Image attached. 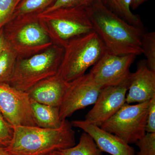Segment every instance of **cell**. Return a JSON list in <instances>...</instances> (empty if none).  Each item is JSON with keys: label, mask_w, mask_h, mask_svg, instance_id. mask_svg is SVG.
<instances>
[{"label": "cell", "mask_w": 155, "mask_h": 155, "mask_svg": "<svg viewBox=\"0 0 155 155\" xmlns=\"http://www.w3.org/2000/svg\"><path fill=\"white\" fill-rule=\"evenodd\" d=\"M85 10L94 31L99 36L108 52L117 55L143 54L141 38L144 28L129 24L96 0Z\"/></svg>", "instance_id": "cell-1"}, {"label": "cell", "mask_w": 155, "mask_h": 155, "mask_svg": "<svg viewBox=\"0 0 155 155\" xmlns=\"http://www.w3.org/2000/svg\"><path fill=\"white\" fill-rule=\"evenodd\" d=\"M71 122L63 120L55 129L38 126L14 127L13 138L6 150L11 155H48L75 145Z\"/></svg>", "instance_id": "cell-2"}, {"label": "cell", "mask_w": 155, "mask_h": 155, "mask_svg": "<svg viewBox=\"0 0 155 155\" xmlns=\"http://www.w3.org/2000/svg\"><path fill=\"white\" fill-rule=\"evenodd\" d=\"M3 28L7 43L18 59L42 52L53 45L41 25L38 14L13 17Z\"/></svg>", "instance_id": "cell-3"}, {"label": "cell", "mask_w": 155, "mask_h": 155, "mask_svg": "<svg viewBox=\"0 0 155 155\" xmlns=\"http://www.w3.org/2000/svg\"><path fill=\"white\" fill-rule=\"evenodd\" d=\"M107 51L105 46L94 31L69 41L57 74L69 82L85 74Z\"/></svg>", "instance_id": "cell-4"}, {"label": "cell", "mask_w": 155, "mask_h": 155, "mask_svg": "<svg viewBox=\"0 0 155 155\" xmlns=\"http://www.w3.org/2000/svg\"><path fill=\"white\" fill-rule=\"evenodd\" d=\"M38 16L53 45L61 47L72 39L94 31L85 8H61Z\"/></svg>", "instance_id": "cell-5"}, {"label": "cell", "mask_w": 155, "mask_h": 155, "mask_svg": "<svg viewBox=\"0 0 155 155\" xmlns=\"http://www.w3.org/2000/svg\"><path fill=\"white\" fill-rule=\"evenodd\" d=\"M64 53V48L53 45L29 58L17 59L10 84L26 92L37 84L57 74Z\"/></svg>", "instance_id": "cell-6"}, {"label": "cell", "mask_w": 155, "mask_h": 155, "mask_svg": "<svg viewBox=\"0 0 155 155\" xmlns=\"http://www.w3.org/2000/svg\"><path fill=\"white\" fill-rule=\"evenodd\" d=\"M150 101L135 105L125 103L100 127L119 137L128 144L135 143L146 134Z\"/></svg>", "instance_id": "cell-7"}, {"label": "cell", "mask_w": 155, "mask_h": 155, "mask_svg": "<svg viewBox=\"0 0 155 155\" xmlns=\"http://www.w3.org/2000/svg\"><path fill=\"white\" fill-rule=\"evenodd\" d=\"M0 111L13 127H38L32 113L29 95L9 84L0 83Z\"/></svg>", "instance_id": "cell-8"}, {"label": "cell", "mask_w": 155, "mask_h": 155, "mask_svg": "<svg viewBox=\"0 0 155 155\" xmlns=\"http://www.w3.org/2000/svg\"><path fill=\"white\" fill-rule=\"evenodd\" d=\"M137 56L117 55L106 51L88 73L94 83L102 87L118 85L130 78V68Z\"/></svg>", "instance_id": "cell-9"}, {"label": "cell", "mask_w": 155, "mask_h": 155, "mask_svg": "<svg viewBox=\"0 0 155 155\" xmlns=\"http://www.w3.org/2000/svg\"><path fill=\"white\" fill-rule=\"evenodd\" d=\"M103 88L91 79L88 73L69 82L59 107L61 121L78 110L94 104Z\"/></svg>", "instance_id": "cell-10"}, {"label": "cell", "mask_w": 155, "mask_h": 155, "mask_svg": "<svg viewBox=\"0 0 155 155\" xmlns=\"http://www.w3.org/2000/svg\"><path fill=\"white\" fill-rule=\"evenodd\" d=\"M129 82L130 78L118 85L103 88L84 120L100 127L111 118L125 104Z\"/></svg>", "instance_id": "cell-11"}, {"label": "cell", "mask_w": 155, "mask_h": 155, "mask_svg": "<svg viewBox=\"0 0 155 155\" xmlns=\"http://www.w3.org/2000/svg\"><path fill=\"white\" fill-rule=\"evenodd\" d=\"M73 127H78L88 134L102 152L111 155H135L133 147L115 134L103 130L99 126L85 120H73Z\"/></svg>", "instance_id": "cell-12"}, {"label": "cell", "mask_w": 155, "mask_h": 155, "mask_svg": "<svg viewBox=\"0 0 155 155\" xmlns=\"http://www.w3.org/2000/svg\"><path fill=\"white\" fill-rule=\"evenodd\" d=\"M127 91L125 103L128 104L144 102L155 96V72L149 69L146 60L139 61L136 71L131 73Z\"/></svg>", "instance_id": "cell-13"}, {"label": "cell", "mask_w": 155, "mask_h": 155, "mask_svg": "<svg viewBox=\"0 0 155 155\" xmlns=\"http://www.w3.org/2000/svg\"><path fill=\"white\" fill-rule=\"evenodd\" d=\"M68 84L56 74L37 84L26 92L31 99L37 102L60 107Z\"/></svg>", "instance_id": "cell-14"}, {"label": "cell", "mask_w": 155, "mask_h": 155, "mask_svg": "<svg viewBox=\"0 0 155 155\" xmlns=\"http://www.w3.org/2000/svg\"><path fill=\"white\" fill-rule=\"evenodd\" d=\"M34 117L38 126L43 128L55 129L60 127L62 122L59 115V107H52L31 99Z\"/></svg>", "instance_id": "cell-15"}, {"label": "cell", "mask_w": 155, "mask_h": 155, "mask_svg": "<svg viewBox=\"0 0 155 155\" xmlns=\"http://www.w3.org/2000/svg\"><path fill=\"white\" fill-rule=\"evenodd\" d=\"M107 8L129 24L144 28L138 14H134L130 10L132 0H101Z\"/></svg>", "instance_id": "cell-16"}, {"label": "cell", "mask_w": 155, "mask_h": 155, "mask_svg": "<svg viewBox=\"0 0 155 155\" xmlns=\"http://www.w3.org/2000/svg\"><path fill=\"white\" fill-rule=\"evenodd\" d=\"M59 151L61 155H102L103 153L91 136L85 132L81 134L76 145Z\"/></svg>", "instance_id": "cell-17"}, {"label": "cell", "mask_w": 155, "mask_h": 155, "mask_svg": "<svg viewBox=\"0 0 155 155\" xmlns=\"http://www.w3.org/2000/svg\"><path fill=\"white\" fill-rule=\"evenodd\" d=\"M17 59V54L8 45L0 55V83L10 84Z\"/></svg>", "instance_id": "cell-18"}, {"label": "cell", "mask_w": 155, "mask_h": 155, "mask_svg": "<svg viewBox=\"0 0 155 155\" xmlns=\"http://www.w3.org/2000/svg\"><path fill=\"white\" fill-rule=\"evenodd\" d=\"M55 1L21 0L15 9L13 17L25 14H41L51 5Z\"/></svg>", "instance_id": "cell-19"}, {"label": "cell", "mask_w": 155, "mask_h": 155, "mask_svg": "<svg viewBox=\"0 0 155 155\" xmlns=\"http://www.w3.org/2000/svg\"><path fill=\"white\" fill-rule=\"evenodd\" d=\"M143 54L147 58L149 69L155 72V32H144L141 38Z\"/></svg>", "instance_id": "cell-20"}, {"label": "cell", "mask_w": 155, "mask_h": 155, "mask_svg": "<svg viewBox=\"0 0 155 155\" xmlns=\"http://www.w3.org/2000/svg\"><path fill=\"white\" fill-rule=\"evenodd\" d=\"M21 0H0V29L14 16L16 7Z\"/></svg>", "instance_id": "cell-21"}, {"label": "cell", "mask_w": 155, "mask_h": 155, "mask_svg": "<svg viewBox=\"0 0 155 155\" xmlns=\"http://www.w3.org/2000/svg\"><path fill=\"white\" fill-rule=\"evenodd\" d=\"M135 143L139 148L135 155H155V133H146Z\"/></svg>", "instance_id": "cell-22"}, {"label": "cell", "mask_w": 155, "mask_h": 155, "mask_svg": "<svg viewBox=\"0 0 155 155\" xmlns=\"http://www.w3.org/2000/svg\"><path fill=\"white\" fill-rule=\"evenodd\" d=\"M14 127L9 124L0 111V147L7 148L11 143L13 135Z\"/></svg>", "instance_id": "cell-23"}, {"label": "cell", "mask_w": 155, "mask_h": 155, "mask_svg": "<svg viewBox=\"0 0 155 155\" xmlns=\"http://www.w3.org/2000/svg\"><path fill=\"white\" fill-rule=\"evenodd\" d=\"M95 1L96 0H56L51 5L42 13L61 8H85Z\"/></svg>", "instance_id": "cell-24"}, {"label": "cell", "mask_w": 155, "mask_h": 155, "mask_svg": "<svg viewBox=\"0 0 155 155\" xmlns=\"http://www.w3.org/2000/svg\"><path fill=\"white\" fill-rule=\"evenodd\" d=\"M146 131V133H155V96L150 101Z\"/></svg>", "instance_id": "cell-25"}, {"label": "cell", "mask_w": 155, "mask_h": 155, "mask_svg": "<svg viewBox=\"0 0 155 155\" xmlns=\"http://www.w3.org/2000/svg\"><path fill=\"white\" fill-rule=\"evenodd\" d=\"M8 45V44L7 43L4 35L2 28L0 29V55Z\"/></svg>", "instance_id": "cell-26"}, {"label": "cell", "mask_w": 155, "mask_h": 155, "mask_svg": "<svg viewBox=\"0 0 155 155\" xmlns=\"http://www.w3.org/2000/svg\"><path fill=\"white\" fill-rule=\"evenodd\" d=\"M148 0H132L130 4V9L135 10Z\"/></svg>", "instance_id": "cell-27"}, {"label": "cell", "mask_w": 155, "mask_h": 155, "mask_svg": "<svg viewBox=\"0 0 155 155\" xmlns=\"http://www.w3.org/2000/svg\"><path fill=\"white\" fill-rule=\"evenodd\" d=\"M0 155H11L5 148L0 147Z\"/></svg>", "instance_id": "cell-28"}, {"label": "cell", "mask_w": 155, "mask_h": 155, "mask_svg": "<svg viewBox=\"0 0 155 155\" xmlns=\"http://www.w3.org/2000/svg\"><path fill=\"white\" fill-rule=\"evenodd\" d=\"M61 155V153H60V151H58L54 152L51 153L49 155Z\"/></svg>", "instance_id": "cell-29"}]
</instances>
